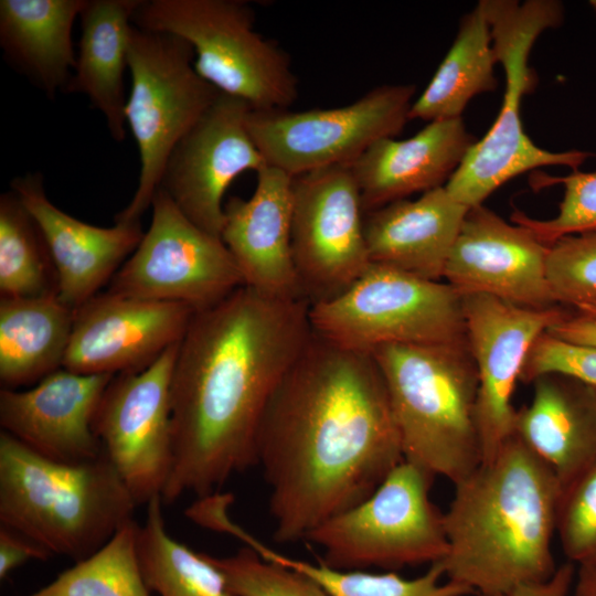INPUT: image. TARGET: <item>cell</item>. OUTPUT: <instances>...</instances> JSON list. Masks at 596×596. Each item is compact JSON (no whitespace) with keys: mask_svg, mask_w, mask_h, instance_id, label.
<instances>
[{"mask_svg":"<svg viewBox=\"0 0 596 596\" xmlns=\"http://www.w3.org/2000/svg\"><path fill=\"white\" fill-rule=\"evenodd\" d=\"M533 182L535 188L564 187L558 213L550 220H535L515 211L511 215L513 223L529 227L549 246L563 236L596 228V171L577 170L566 177L535 174Z\"/></svg>","mask_w":596,"mask_h":596,"instance_id":"obj_35","label":"cell"},{"mask_svg":"<svg viewBox=\"0 0 596 596\" xmlns=\"http://www.w3.org/2000/svg\"><path fill=\"white\" fill-rule=\"evenodd\" d=\"M575 576L576 565L567 561L557 566L550 577L520 584L502 596H568Z\"/></svg>","mask_w":596,"mask_h":596,"instance_id":"obj_39","label":"cell"},{"mask_svg":"<svg viewBox=\"0 0 596 596\" xmlns=\"http://www.w3.org/2000/svg\"><path fill=\"white\" fill-rule=\"evenodd\" d=\"M244 544L256 551L263 558L298 571L321 585L331 596H469L473 592L461 584L445 581L440 562L430 564L428 570L415 578H404L394 572L369 573L363 570H337L320 560L310 563L286 556L270 549L247 533ZM446 578V577H445Z\"/></svg>","mask_w":596,"mask_h":596,"instance_id":"obj_31","label":"cell"},{"mask_svg":"<svg viewBox=\"0 0 596 596\" xmlns=\"http://www.w3.org/2000/svg\"><path fill=\"white\" fill-rule=\"evenodd\" d=\"M52 555L41 545L8 526H0V578L31 560L45 561Z\"/></svg>","mask_w":596,"mask_h":596,"instance_id":"obj_38","label":"cell"},{"mask_svg":"<svg viewBox=\"0 0 596 596\" xmlns=\"http://www.w3.org/2000/svg\"><path fill=\"white\" fill-rule=\"evenodd\" d=\"M386 384L404 460L454 485L481 462L478 374L468 341L389 344L371 353Z\"/></svg>","mask_w":596,"mask_h":596,"instance_id":"obj_5","label":"cell"},{"mask_svg":"<svg viewBox=\"0 0 596 596\" xmlns=\"http://www.w3.org/2000/svg\"><path fill=\"white\" fill-rule=\"evenodd\" d=\"M547 281L557 305L596 306V228L566 235L549 247Z\"/></svg>","mask_w":596,"mask_h":596,"instance_id":"obj_33","label":"cell"},{"mask_svg":"<svg viewBox=\"0 0 596 596\" xmlns=\"http://www.w3.org/2000/svg\"><path fill=\"white\" fill-rule=\"evenodd\" d=\"M434 476L400 462L362 502L331 517L305 538L337 570H397L440 562L448 541L444 513L433 503Z\"/></svg>","mask_w":596,"mask_h":596,"instance_id":"obj_10","label":"cell"},{"mask_svg":"<svg viewBox=\"0 0 596 596\" xmlns=\"http://www.w3.org/2000/svg\"><path fill=\"white\" fill-rule=\"evenodd\" d=\"M309 320L320 338L365 353L468 341L462 296L453 286L373 263L344 291L310 305Z\"/></svg>","mask_w":596,"mask_h":596,"instance_id":"obj_8","label":"cell"},{"mask_svg":"<svg viewBox=\"0 0 596 596\" xmlns=\"http://www.w3.org/2000/svg\"><path fill=\"white\" fill-rule=\"evenodd\" d=\"M74 313L57 294L0 298L2 389L38 383L63 368Z\"/></svg>","mask_w":596,"mask_h":596,"instance_id":"obj_27","label":"cell"},{"mask_svg":"<svg viewBox=\"0 0 596 596\" xmlns=\"http://www.w3.org/2000/svg\"><path fill=\"white\" fill-rule=\"evenodd\" d=\"M573 587L575 596H596V567L578 566Z\"/></svg>","mask_w":596,"mask_h":596,"instance_id":"obj_41","label":"cell"},{"mask_svg":"<svg viewBox=\"0 0 596 596\" xmlns=\"http://www.w3.org/2000/svg\"><path fill=\"white\" fill-rule=\"evenodd\" d=\"M180 343L136 373L115 375L93 428L137 505L161 496L173 460L171 377Z\"/></svg>","mask_w":596,"mask_h":596,"instance_id":"obj_14","label":"cell"},{"mask_svg":"<svg viewBox=\"0 0 596 596\" xmlns=\"http://www.w3.org/2000/svg\"><path fill=\"white\" fill-rule=\"evenodd\" d=\"M195 312L179 302L97 294L75 309L63 369L81 374L140 372L181 342Z\"/></svg>","mask_w":596,"mask_h":596,"instance_id":"obj_17","label":"cell"},{"mask_svg":"<svg viewBox=\"0 0 596 596\" xmlns=\"http://www.w3.org/2000/svg\"><path fill=\"white\" fill-rule=\"evenodd\" d=\"M462 307L478 374L476 424L481 462H487L514 434L512 396L532 344L571 311L562 306L521 307L486 294L464 295Z\"/></svg>","mask_w":596,"mask_h":596,"instance_id":"obj_15","label":"cell"},{"mask_svg":"<svg viewBox=\"0 0 596 596\" xmlns=\"http://www.w3.org/2000/svg\"><path fill=\"white\" fill-rule=\"evenodd\" d=\"M550 373L566 375L596 387V347L568 342L543 332L526 355L520 381L532 383Z\"/></svg>","mask_w":596,"mask_h":596,"instance_id":"obj_37","label":"cell"},{"mask_svg":"<svg viewBox=\"0 0 596 596\" xmlns=\"http://www.w3.org/2000/svg\"><path fill=\"white\" fill-rule=\"evenodd\" d=\"M132 520L92 555L28 596H150L142 576Z\"/></svg>","mask_w":596,"mask_h":596,"instance_id":"obj_32","label":"cell"},{"mask_svg":"<svg viewBox=\"0 0 596 596\" xmlns=\"http://www.w3.org/2000/svg\"><path fill=\"white\" fill-rule=\"evenodd\" d=\"M193 57L185 40L132 25L125 117L137 143L140 172L131 201L115 222H140L174 147L221 93L198 74Z\"/></svg>","mask_w":596,"mask_h":596,"instance_id":"obj_9","label":"cell"},{"mask_svg":"<svg viewBox=\"0 0 596 596\" xmlns=\"http://www.w3.org/2000/svg\"><path fill=\"white\" fill-rule=\"evenodd\" d=\"M555 532L567 561L596 567V464L562 489Z\"/></svg>","mask_w":596,"mask_h":596,"instance_id":"obj_36","label":"cell"},{"mask_svg":"<svg viewBox=\"0 0 596 596\" xmlns=\"http://www.w3.org/2000/svg\"><path fill=\"white\" fill-rule=\"evenodd\" d=\"M561 491L554 472L513 434L493 459L455 483L444 513L446 579L479 596H502L550 577Z\"/></svg>","mask_w":596,"mask_h":596,"instance_id":"obj_3","label":"cell"},{"mask_svg":"<svg viewBox=\"0 0 596 596\" xmlns=\"http://www.w3.org/2000/svg\"><path fill=\"white\" fill-rule=\"evenodd\" d=\"M0 294L11 298L57 294L44 238L12 190L0 196Z\"/></svg>","mask_w":596,"mask_h":596,"instance_id":"obj_30","label":"cell"},{"mask_svg":"<svg viewBox=\"0 0 596 596\" xmlns=\"http://www.w3.org/2000/svg\"><path fill=\"white\" fill-rule=\"evenodd\" d=\"M490 24L492 47L505 76L499 115L489 131L466 153L445 184L453 199L468 209L482 205L499 187L524 172L545 166L574 171L592 156L571 150L552 152L536 146L521 119L522 97L536 84L529 56L540 34L563 21V7L554 0L480 1Z\"/></svg>","mask_w":596,"mask_h":596,"instance_id":"obj_6","label":"cell"},{"mask_svg":"<svg viewBox=\"0 0 596 596\" xmlns=\"http://www.w3.org/2000/svg\"><path fill=\"white\" fill-rule=\"evenodd\" d=\"M547 332L568 342L596 347V320L574 312H570Z\"/></svg>","mask_w":596,"mask_h":596,"instance_id":"obj_40","label":"cell"},{"mask_svg":"<svg viewBox=\"0 0 596 596\" xmlns=\"http://www.w3.org/2000/svg\"><path fill=\"white\" fill-rule=\"evenodd\" d=\"M310 304L242 286L194 313L171 377L173 460L164 504L217 492L256 466V437L279 383L308 344Z\"/></svg>","mask_w":596,"mask_h":596,"instance_id":"obj_2","label":"cell"},{"mask_svg":"<svg viewBox=\"0 0 596 596\" xmlns=\"http://www.w3.org/2000/svg\"><path fill=\"white\" fill-rule=\"evenodd\" d=\"M149 228L109 281L110 294L209 308L244 286L222 238L192 223L158 188Z\"/></svg>","mask_w":596,"mask_h":596,"instance_id":"obj_12","label":"cell"},{"mask_svg":"<svg viewBox=\"0 0 596 596\" xmlns=\"http://www.w3.org/2000/svg\"><path fill=\"white\" fill-rule=\"evenodd\" d=\"M163 504L161 496L150 499L145 522L138 528V558L150 592L160 596H235L207 554L194 552L168 533Z\"/></svg>","mask_w":596,"mask_h":596,"instance_id":"obj_29","label":"cell"},{"mask_svg":"<svg viewBox=\"0 0 596 596\" xmlns=\"http://www.w3.org/2000/svg\"><path fill=\"white\" fill-rule=\"evenodd\" d=\"M10 184L44 238L56 272L58 297L73 309L110 281L143 236L140 222L100 227L63 212L47 199L40 173L15 178Z\"/></svg>","mask_w":596,"mask_h":596,"instance_id":"obj_20","label":"cell"},{"mask_svg":"<svg viewBox=\"0 0 596 596\" xmlns=\"http://www.w3.org/2000/svg\"><path fill=\"white\" fill-rule=\"evenodd\" d=\"M251 110L220 93L174 147L159 185L192 223L220 238L227 188L241 173L267 166L248 130Z\"/></svg>","mask_w":596,"mask_h":596,"instance_id":"obj_16","label":"cell"},{"mask_svg":"<svg viewBox=\"0 0 596 596\" xmlns=\"http://www.w3.org/2000/svg\"><path fill=\"white\" fill-rule=\"evenodd\" d=\"M404 460L371 353L312 336L272 396L256 437L274 540H305L362 502Z\"/></svg>","mask_w":596,"mask_h":596,"instance_id":"obj_1","label":"cell"},{"mask_svg":"<svg viewBox=\"0 0 596 596\" xmlns=\"http://www.w3.org/2000/svg\"><path fill=\"white\" fill-rule=\"evenodd\" d=\"M590 6H592V7L595 9V11H596V0H592V1H590Z\"/></svg>","mask_w":596,"mask_h":596,"instance_id":"obj_43","label":"cell"},{"mask_svg":"<svg viewBox=\"0 0 596 596\" xmlns=\"http://www.w3.org/2000/svg\"><path fill=\"white\" fill-rule=\"evenodd\" d=\"M415 92L413 84H384L337 108L252 109L248 130L267 166L292 177L350 166L373 143L403 130Z\"/></svg>","mask_w":596,"mask_h":596,"instance_id":"obj_11","label":"cell"},{"mask_svg":"<svg viewBox=\"0 0 596 596\" xmlns=\"http://www.w3.org/2000/svg\"><path fill=\"white\" fill-rule=\"evenodd\" d=\"M517 409V435L554 472L561 489L596 464V387L550 373Z\"/></svg>","mask_w":596,"mask_h":596,"instance_id":"obj_24","label":"cell"},{"mask_svg":"<svg viewBox=\"0 0 596 596\" xmlns=\"http://www.w3.org/2000/svg\"><path fill=\"white\" fill-rule=\"evenodd\" d=\"M140 0H86L79 13L76 65L65 93H82L105 117L110 136L126 137L124 73Z\"/></svg>","mask_w":596,"mask_h":596,"instance_id":"obj_26","label":"cell"},{"mask_svg":"<svg viewBox=\"0 0 596 596\" xmlns=\"http://www.w3.org/2000/svg\"><path fill=\"white\" fill-rule=\"evenodd\" d=\"M256 174L248 199L231 196L224 204L221 238L244 286L270 297L305 299L291 247L294 177L272 166Z\"/></svg>","mask_w":596,"mask_h":596,"instance_id":"obj_21","label":"cell"},{"mask_svg":"<svg viewBox=\"0 0 596 596\" xmlns=\"http://www.w3.org/2000/svg\"><path fill=\"white\" fill-rule=\"evenodd\" d=\"M209 558L235 596H331L309 576L265 560L248 546L226 557Z\"/></svg>","mask_w":596,"mask_h":596,"instance_id":"obj_34","label":"cell"},{"mask_svg":"<svg viewBox=\"0 0 596 596\" xmlns=\"http://www.w3.org/2000/svg\"><path fill=\"white\" fill-rule=\"evenodd\" d=\"M85 1H0L3 57L47 97L65 92L74 72L72 30Z\"/></svg>","mask_w":596,"mask_h":596,"instance_id":"obj_25","label":"cell"},{"mask_svg":"<svg viewBox=\"0 0 596 596\" xmlns=\"http://www.w3.org/2000/svg\"><path fill=\"white\" fill-rule=\"evenodd\" d=\"M137 503L102 457L67 464L0 433V523L51 555L78 562L134 520Z\"/></svg>","mask_w":596,"mask_h":596,"instance_id":"obj_4","label":"cell"},{"mask_svg":"<svg viewBox=\"0 0 596 596\" xmlns=\"http://www.w3.org/2000/svg\"><path fill=\"white\" fill-rule=\"evenodd\" d=\"M476 141L461 117L430 121L407 139L376 141L350 164L364 212L444 187Z\"/></svg>","mask_w":596,"mask_h":596,"instance_id":"obj_22","label":"cell"},{"mask_svg":"<svg viewBox=\"0 0 596 596\" xmlns=\"http://www.w3.org/2000/svg\"><path fill=\"white\" fill-rule=\"evenodd\" d=\"M132 23L185 40L198 74L253 110L286 109L298 97L288 54L255 31L246 1L140 0Z\"/></svg>","mask_w":596,"mask_h":596,"instance_id":"obj_7","label":"cell"},{"mask_svg":"<svg viewBox=\"0 0 596 596\" xmlns=\"http://www.w3.org/2000/svg\"><path fill=\"white\" fill-rule=\"evenodd\" d=\"M115 375L81 374L58 369L31 389L0 390V425L36 454L79 464L105 451L93 423Z\"/></svg>","mask_w":596,"mask_h":596,"instance_id":"obj_19","label":"cell"},{"mask_svg":"<svg viewBox=\"0 0 596 596\" xmlns=\"http://www.w3.org/2000/svg\"><path fill=\"white\" fill-rule=\"evenodd\" d=\"M549 247L529 227L478 205L464 219L444 278L461 296L486 294L532 309L557 307L546 275Z\"/></svg>","mask_w":596,"mask_h":596,"instance_id":"obj_18","label":"cell"},{"mask_svg":"<svg viewBox=\"0 0 596 596\" xmlns=\"http://www.w3.org/2000/svg\"><path fill=\"white\" fill-rule=\"evenodd\" d=\"M574 313L596 320V306L581 311H575Z\"/></svg>","mask_w":596,"mask_h":596,"instance_id":"obj_42","label":"cell"},{"mask_svg":"<svg viewBox=\"0 0 596 596\" xmlns=\"http://www.w3.org/2000/svg\"><path fill=\"white\" fill-rule=\"evenodd\" d=\"M468 210L444 185L365 213L371 263L440 280Z\"/></svg>","mask_w":596,"mask_h":596,"instance_id":"obj_23","label":"cell"},{"mask_svg":"<svg viewBox=\"0 0 596 596\" xmlns=\"http://www.w3.org/2000/svg\"><path fill=\"white\" fill-rule=\"evenodd\" d=\"M497 63L490 24L479 2L460 20L453 45L413 102L408 119L430 123L461 117L471 98L497 88Z\"/></svg>","mask_w":596,"mask_h":596,"instance_id":"obj_28","label":"cell"},{"mask_svg":"<svg viewBox=\"0 0 596 596\" xmlns=\"http://www.w3.org/2000/svg\"><path fill=\"white\" fill-rule=\"evenodd\" d=\"M364 216L350 166L294 177L292 257L301 295L310 305L338 296L372 264Z\"/></svg>","mask_w":596,"mask_h":596,"instance_id":"obj_13","label":"cell"}]
</instances>
